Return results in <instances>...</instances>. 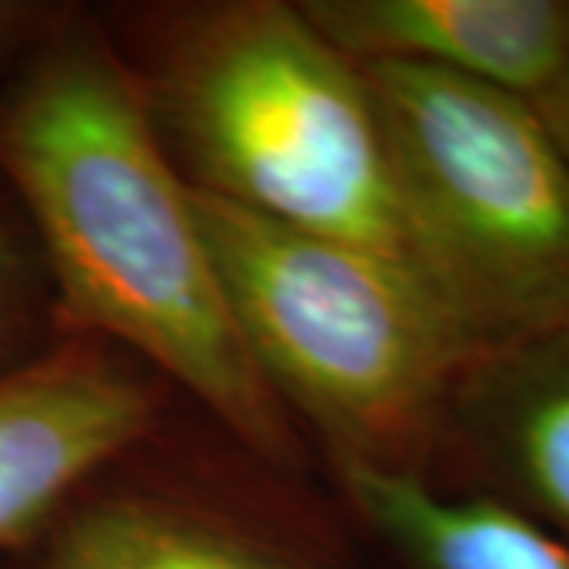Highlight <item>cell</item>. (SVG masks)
Segmentation results:
<instances>
[{"label": "cell", "instance_id": "obj_1", "mask_svg": "<svg viewBox=\"0 0 569 569\" xmlns=\"http://www.w3.org/2000/svg\"><path fill=\"white\" fill-rule=\"evenodd\" d=\"M0 168L73 320L137 348L247 447L288 459L284 408L238 332L190 183L102 44L67 41L26 70L0 104Z\"/></svg>", "mask_w": 569, "mask_h": 569}, {"label": "cell", "instance_id": "obj_2", "mask_svg": "<svg viewBox=\"0 0 569 569\" xmlns=\"http://www.w3.org/2000/svg\"><path fill=\"white\" fill-rule=\"evenodd\" d=\"M253 365L317 425L342 468H411L449 396L488 365L462 320L406 266L298 231L190 183Z\"/></svg>", "mask_w": 569, "mask_h": 569}, {"label": "cell", "instance_id": "obj_3", "mask_svg": "<svg viewBox=\"0 0 569 569\" xmlns=\"http://www.w3.org/2000/svg\"><path fill=\"white\" fill-rule=\"evenodd\" d=\"M411 263L490 361L569 329V168L526 96L361 63Z\"/></svg>", "mask_w": 569, "mask_h": 569}, {"label": "cell", "instance_id": "obj_4", "mask_svg": "<svg viewBox=\"0 0 569 569\" xmlns=\"http://www.w3.org/2000/svg\"><path fill=\"white\" fill-rule=\"evenodd\" d=\"M164 86L197 190L421 276L365 70L301 7L260 0L209 13Z\"/></svg>", "mask_w": 569, "mask_h": 569}, {"label": "cell", "instance_id": "obj_5", "mask_svg": "<svg viewBox=\"0 0 569 569\" xmlns=\"http://www.w3.org/2000/svg\"><path fill=\"white\" fill-rule=\"evenodd\" d=\"M149 421L146 389L102 351L63 348L0 370V545L39 529Z\"/></svg>", "mask_w": 569, "mask_h": 569}, {"label": "cell", "instance_id": "obj_6", "mask_svg": "<svg viewBox=\"0 0 569 569\" xmlns=\"http://www.w3.org/2000/svg\"><path fill=\"white\" fill-rule=\"evenodd\" d=\"M301 13L351 61L433 67L526 99L569 61L567 0H307Z\"/></svg>", "mask_w": 569, "mask_h": 569}, {"label": "cell", "instance_id": "obj_7", "mask_svg": "<svg viewBox=\"0 0 569 569\" xmlns=\"http://www.w3.org/2000/svg\"><path fill=\"white\" fill-rule=\"evenodd\" d=\"M365 519L415 569H569V545L488 497H447L415 468H346Z\"/></svg>", "mask_w": 569, "mask_h": 569}, {"label": "cell", "instance_id": "obj_8", "mask_svg": "<svg viewBox=\"0 0 569 569\" xmlns=\"http://www.w3.org/2000/svg\"><path fill=\"white\" fill-rule=\"evenodd\" d=\"M462 389L475 392L485 440L509 481L569 535V329L490 361Z\"/></svg>", "mask_w": 569, "mask_h": 569}, {"label": "cell", "instance_id": "obj_9", "mask_svg": "<svg viewBox=\"0 0 569 569\" xmlns=\"http://www.w3.org/2000/svg\"><path fill=\"white\" fill-rule=\"evenodd\" d=\"M44 569H295L276 553L152 500H104L73 512Z\"/></svg>", "mask_w": 569, "mask_h": 569}, {"label": "cell", "instance_id": "obj_10", "mask_svg": "<svg viewBox=\"0 0 569 569\" xmlns=\"http://www.w3.org/2000/svg\"><path fill=\"white\" fill-rule=\"evenodd\" d=\"M531 104L538 108L541 121L550 130V137L557 142L560 156L569 168V61L567 67L560 70V77L550 82L548 89L541 96H535Z\"/></svg>", "mask_w": 569, "mask_h": 569}, {"label": "cell", "instance_id": "obj_11", "mask_svg": "<svg viewBox=\"0 0 569 569\" xmlns=\"http://www.w3.org/2000/svg\"><path fill=\"white\" fill-rule=\"evenodd\" d=\"M13 284H17V257L7 231L0 228V332L10 317V301H13Z\"/></svg>", "mask_w": 569, "mask_h": 569}, {"label": "cell", "instance_id": "obj_12", "mask_svg": "<svg viewBox=\"0 0 569 569\" xmlns=\"http://www.w3.org/2000/svg\"><path fill=\"white\" fill-rule=\"evenodd\" d=\"M26 13L29 10L20 3H0V44H3V39H10V32L26 20Z\"/></svg>", "mask_w": 569, "mask_h": 569}]
</instances>
